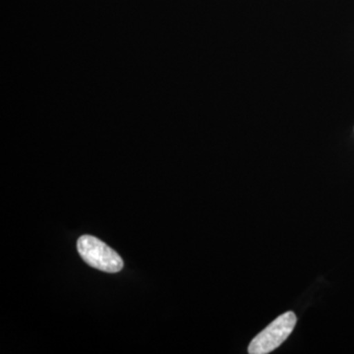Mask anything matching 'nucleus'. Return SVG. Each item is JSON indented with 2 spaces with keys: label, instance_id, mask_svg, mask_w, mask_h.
<instances>
[{
  "label": "nucleus",
  "instance_id": "nucleus-1",
  "mask_svg": "<svg viewBox=\"0 0 354 354\" xmlns=\"http://www.w3.org/2000/svg\"><path fill=\"white\" fill-rule=\"evenodd\" d=\"M77 250L88 266L99 271L113 274L124 266L120 254L92 235L81 236L77 241Z\"/></svg>",
  "mask_w": 354,
  "mask_h": 354
},
{
  "label": "nucleus",
  "instance_id": "nucleus-2",
  "mask_svg": "<svg viewBox=\"0 0 354 354\" xmlns=\"http://www.w3.org/2000/svg\"><path fill=\"white\" fill-rule=\"evenodd\" d=\"M297 319L293 312L288 311L278 317L265 330L252 339L248 346L250 354H267L278 348L290 337Z\"/></svg>",
  "mask_w": 354,
  "mask_h": 354
}]
</instances>
